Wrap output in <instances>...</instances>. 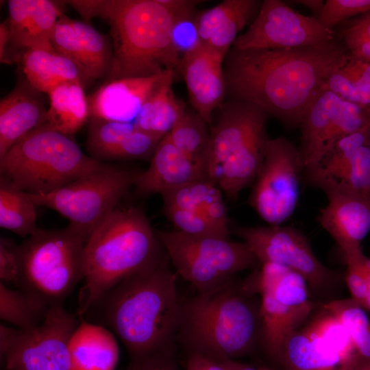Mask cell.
Instances as JSON below:
<instances>
[{
	"mask_svg": "<svg viewBox=\"0 0 370 370\" xmlns=\"http://www.w3.org/2000/svg\"><path fill=\"white\" fill-rule=\"evenodd\" d=\"M349 52L337 35L332 40L299 48L239 50L224 60L227 92L250 102L286 126L300 127L304 112Z\"/></svg>",
	"mask_w": 370,
	"mask_h": 370,
	"instance_id": "6da1fadb",
	"label": "cell"
},
{
	"mask_svg": "<svg viewBox=\"0 0 370 370\" xmlns=\"http://www.w3.org/2000/svg\"><path fill=\"white\" fill-rule=\"evenodd\" d=\"M167 258L127 278L92 306H98L130 360L177 347L181 299Z\"/></svg>",
	"mask_w": 370,
	"mask_h": 370,
	"instance_id": "7a4b0ae2",
	"label": "cell"
},
{
	"mask_svg": "<svg viewBox=\"0 0 370 370\" xmlns=\"http://www.w3.org/2000/svg\"><path fill=\"white\" fill-rule=\"evenodd\" d=\"M260 296L256 274L232 280L205 293L181 299L177 345L197 353L235 360L260 344Z\"/></svg>",
	"mask_w": 370,
	"mask_h": 370,
	"instance_id": "3957f363",
	"label": "cell"
},
{
	"mask_svg": "<svg viewBox=\"0 0 370 370\" xmlns=\"http://www.w3.org/2000/svg\"><path fill=\"white\" fill-rule=\"evenodd\" d=\"M166 257L145 213L138 208H116L93 231L84 247V284L77 314H85L127 278Z\"/></svg>",
	"mask_w": 370,
	"mask_h": 370,
	"instance_id": "277c9868",
	"label": "cell"
},
{
	"mask_svg": "<svg viewBox=\"0 0 370 370\" xmlns=\"http://www.w3.org/2000/svg\"><path fill=\"white\" fill-rule=\"evenodd\" d=\"M110 26L113 58L105 82L149 77L180 67L171 40L177 14L159 0H99Z\"/></svg>",
	"mask_w": 370,
	"mask_h": 370,
	"instance_id": "5b68a950",
	"label": "cell"
},
{
	"mask_svg": "<svg viewBox=\"0 0 370 370\" xmlns=\"http://www.w3.org/2000/svg\"><path fill=\"white\" fill-rule=\"evenodd\" d=\"M223 107L210 130L206 174L234 198L254 181L261 167L269 140V114L243 100L232 99Z\"/></svg>",
	"mask_w": 370,
	"mask_h": 370,
	"instance_id": "8992f818",
	"label": "cell"
},
{
	"mask_svg": "<svg viewBox=\"0 0 370 370\" xmlns=\"http://www.w3.org/2000/svg\"><path fill=\"white\" fill-rule=\"evenodd\" d=\"M106 164L86 155L70 136L43 123L0 159V175L29 194H47Z\"/></svg>",
	"mask_w": 370,
	"mask_h": 370,
	"instance_id": "52a82bcc",
	"label": "cell"
},
{
	"mask_svg": "<svg viewBox=\"0 0 370 370\" xmlns=\"http://www.w3.org/2000/svg\"><path fill=\"white\" fill-rule=\"evenodd\" d=\"M86 241L70 225L38 229L20 245V288L49 307L62 304L84 273Z\"/></svg>",
	"mask_w": 370,
	"mask_h": 370,
	"instance_id": "ba28073f",
	"label": "cell"
},
{
	"mask_svg": "<svg viewBox=\"0 0 370 370\" xmlns=\"http://www.w3.org/2000/svg\"><path fill=\"white\" fill-rule=\"evenodd\" d=\"M156 234L175 273L197 293L217 288L234 279L236 273L254 270L260 264L243 241L193 236L177 230H159Z\"/></svg>",
	"mask_w": 370,
	"mask_h": 370,
	"instance_id": "9c48e42d",
	"label": "cell"
},
{
	"mask_svg": "<svg viewBox=\"0 0 370 370\" xmlns=\"http://www.w3.org/2000/svg\"><path fill=\"white\" fill-rule=\"evenodd\" d=\"M139 173L106 164L53 192L29 195L37 206L52 209L66 218L86 243L134 186Z\"/></svg>",
	"mask_w": 370,
	"mask_h": 370,
	"instance_id": "30bf717a",
	"label": "cell"
},
{
	"mask_svg": "<svg viewBox=\"0 0 370 370\" xmlns=\"http://www.w3.org/2000/svg\"><path fill=\"white\" fill-rule=\"evenodd\" d=\"M260 296V339L267 356L275 362L284 343L302 327L314 308L306 280L280 264L264 263L257 269Z\"/></svg>",
	"mask_w": 370,
	"mask_h": 370,
	"instance_id": "8fae6325",
	"label": "cell"
},
{
	"mask_svg": "<svg viewBox=\"0 0 370 370\" xmlns=\"http://www.w3.org/2000/svg\"><path fill=\"white\" fill-rule=\"evenodd\" d=\"M79 323L62 304L49 308L29 330L0 325V352L9 370H70L69 344Z\"/></svg>",
	"mask_w": 370,
	"mask_h": 370,
	"instance_id": "7c38bea8",
	"label": "cell"
},
{
	"mask_svg": "<svg viewBox=\"0 0 370 370\" xmlns=\"http://www.w3.org/2000/svg\"><path fill=\"white\" fill-rule=\"evenodd\" d=\"M302 171L299 150L291 141L284 137L269 139L249 197L251 206L269 225H282L294 213Z\"/></svg>",
	"mask_w": 370,
	"mask_h": 370,
	"instance_id": "4fadbf2b",
	"label": "cell"
},
{
	"mask_svg": "<svg viewBox=\"0 0 370 370\" xmlns=\"http://www.w3.org/2000/svg\"><path fill=\"white\" fill-rule=\"evenodd\" d=\"M231 232L251 249L260 264L275 263L300 274L310 290L320 292L341 280L317 258L306 236L289 226H232Z\"/></svg>",
	"mask_w": 370,
	"mask_h": 370,
	"instance_id": "5bb4252c",
	"label": "cell"
},
{
	"mask_svg": "<svg viewBox=\"0 0 370 370\" xmlns=\"http://www.w3.org/2000/svg\"><path fill=\"white\" fill-rule=\"evenodd\" d=\"M336 36L334 29L325 27L316 16L304 15L280 0H264L256 18L232 47L239 50L299 48L326 42Z\"/></svg>",
	"mask_w": 370,
	"mask_h": 370,
	"instance_id": "9a60e30c",
	"label": "cell"
},
{
	"mask_svg": "<svg viewBox=\"0 0 370 370\" xmlns=\"http://www.w3.org/2000/svg\"><path fill=\"white\" fill-rule=\"evenodd\" d=\"M174 71L105 82L88 97L90 118L134 123L142 107Z\"/></svg>",
	"mask_w": 370,
	"mask_h": 370,
	"instance_id": "2e32d148",
	"label": "cell"
},
{
	"mask_svg": "<svg viewBox=\"0 0 370 370\" xmlns=\"http://www.w3.org/2000/svg\"><path fill=\"white\" fill-rule=\"evenodd\" d=\"M225 57L204 45L186 55L182 69L188 97L196 113L207 123L222 104L227 92L224 60Z\"/></svg>",
	"mask_w": 370,
	"mask_h": 370,
	"instance_id": "e0dca14e",
	"label": "cell"
},
{
	"mask_svg": "<svg viewBox=\"0 0 370 370\" xmlns=\"http://www.w3.org/2000/svg\"><path fill=\"white\" fill-rule=\"evenodd\" d=\"M59 4L49 0L8 1L9 47L23 52L33 49L54 50L51 36L63 14Z\"/></svg>",
	"mask_w": 370,
	"mask_h": 370,
	"instance_id": "ac0fdd59",
	"label": "cell"
},
{
	"mask_svg": "<svg viewBox=\"0 0 370 370\" xmlns=\"http://www.w3.org/2000/svg\"><path fill=\"white\" fill-rule=\"evenodd\" d=\"M319 221L343 254L360 249L370 231V201L354 194L326 190Z\"/></svg>",
	"mask_w": 370,
	"mask_h": 370,
	"instance_id": "d6986e66",
	"label": "cell"
},
{
	"mask_svg": "<svg viewBox=\"0 0 370 370\" xmlns=\"http://www.w3.org/2000/svg\"><path fill=\"white\" fill-rule=\"evenodd\" d=\"M204 178H208L205 168L179 151L166 135L159 143L148 168L140 172L134 186L138 195L146 196Z\"/></svg>",
	"mask_w": 370,
	"mask_h": 370,
	"instance_id": "ffe728a7",
	"label": "cell"
},
{
	"mask_svg": "<svg viewBox=\"0 0 370 370\" xmlns=\"http://www.w3.org/2000/svg\"><path fill=\"white\" fill-rule=\"evenodd\" d=\"M44 94L26 78L0 101V159L23 136L45 123L48 108Z\"/></svg>",
	"mask_w": 370,
	"mask_h": 370,
	"instance_id": "44dd1931",
	"label": "cell"
},
{
	"mask_svg": "<svg viewBox=\"0 0 370 370\" xmlns=\"http://www.w3.org/2000/svg\"><path fill=\"white\" fill-rule=\"evenodd\" d=\"M262 3L259 0H225L197 14L201 44L226 57L239 32L252 23Z\"/></svg>",
	"mask_w": 370,
	"mask_h": 370,
	"instance_id": "7402d4cb",
	"label": "cell"
},
{
	"mask_svg": "<svg viewBox=\"0 0 370 370\" xmlns=\"http://www.w3.org/2000/svg\"><path fill=\"white\" fill-rule=\"evenodd\" d=\"M70 370H115L119 347L113 332L85 321L79 323L69 344Z\"/></svg>",
	"mask_w": 370,
	"mask_h": 370,
	"instance_id": "603a6c76",
	"label": "cell"
},
{
	"mask_svg": "<svg viewBox=\"0 0 370 370\" xmlns=\"http://www.w3.org/2000/svg\"><path fill=\"white\" fill-rule=\"evenodd\" d=\"M341 103L338 96L323 85L307 106L300 125L299 149L304 171L312 169L320 160L326 136Z\"/></svg>",
	"mask_w": 370,
	"mask_h": 370,
	"instance_id": "cb8c5ba5",
	"label": "cell"
},
{
	"mask_svg": "<svg viewBox=\"0 0 370 370\" xmlns=\"http://www.w3.org/2000/svg\"><path fill=\"white\" fill-rule=\"evenodd\" d=\"M21 64L26 79L45 94L64 82L85 87L90 82L73 62L54 50L28 49L22 54Z\"/></svg>",
	"mask_w": 370,
	"mask_h": 370,
	"instance_id": "d4e9b609",
	"label": "cell"
},
{
	"mask_svg": "<svg viewBox=\"0 0 370 370\" xmlns=\"http://www.w3.org/2000/svg\"><path fill=\"white\" fill-rule=\"evenodd\" d=\"M223 192L208 178L195 180L161 193L163 206L186 209L200 214L231 233Z\"/></svg>",
	"mask_w": 370,
	"mask_h": 370,
	"instance_id": "484cf974",
	"label": "cell"
},
{
	"mask_svg": "<svg viewBox=\"0 0 370 370\" xmlns=\"http://www.w3.org/2000/svg\"><path fill=\"white\" fill-rule=\"evenodd\" d=\"M274 363L282 370H352L305 325L289 336Z\"/></svg>",
	"mask_w": 370,
	"mask_h": 370,
	"instance_id": "4316f807",
	"label": "cell"
},
{
	"mask_svg": "<svg viewBox=\"0 0 370 370\" xmlns=\"http://www.w3.org/2000/svg\"><path fill=\"white\" fill-rule=\"evenodd\" d=\"M49 106L45 123L71 136L89 121L88 97L78 83L64 82L48 94Z\"/></svg>",
	"mask_w": 370,
	"mask_h": 370,
	"instance_id": "83f0119b",
	"label": "cell"
},
{
	"mask_svg": "<svg viewBox=\"0 0 370 370\" xmlns=\"http://www.w3.org/2000/svg\"><path fill=\"white\" fill-rule=\"evenodd\" d=\"M312 184L323 192L348 193L370 201V143L362 146Z\"/></svg>",
	"mask_w": 370,
	"mask_h": 370,
	"instance_id": "f1b7e54d",
	"label": "cell"
},
{
	"mask_svg": "<svg viewBox=\"0 0 370 370\" xmlns=\"http://www.w3.org/2000/svg\"><path fill=\"white\" fill-rule=\"evenodd\" d=\"M173 77L167 79L152 94L134 122L139 130L162 139L171 132L186 111L184 104L173 93Z\"/></svg>",
	"mask_w": 370,
	"mask_h": 370,
	"instance_id": "f546056e",
	"label": "cell"
},
{
	"mask_svg": "<svg viewBox=\"0 0 370 370\" xmlns=\"http://www.w3.org/2000/svg\"><path fill=\"white\" fill-rule=\"evenodd\" d=\"M36 205L29 194L0 175V226L21 237L36 227Z\"/></svg>",
	"mask_w": 370,
	"mask_h": 370,
	"instance_id": "4dcf8cb0",
	"label": "cell"
},
{
	"mask_svg": "<svg viewBox=\"0 0 370 370\" xmlns=\"http://www.w3.org/2000/svg\"><path fill=\"white\" fill-rule=\"evenodd\" d=\"M305 326L352 370H360L368 365L360 358L341 322L323 307Z\"/></svg>",
	"mask_w": 370,
	"mask_h": 370,
	"instance_id": "1f68e13d",
	"label": "cell"
},
{
	"mask_svg": "<svg viewBox=\"0 0 370 370\" xmlns=\"http://www.w3.org/2000/svg\"><path fill=\"white\" fill-rule=\"evenodd\" d=\"M49 306L23 291L8 287L0 282V317L21 330L38 326Z\"/></svg>",
	"mask_w": 370,
	"mask_h": 370,
	"instance_id": "d6a6232c",
	"label": "cell"
},
{
	"mask_svg": "<svg viewBox=\"0 0 370 370\" xmlns=\"http://www.w3.org/2000/svg\"><path fill=\"white\" fill-rule=\"evenodd\" d=\"M207 125L197 113L186 110L167 134L179 151L206 171L210 137Z\"/></svg>",
	"mask_w": 370,
	"mask_h": 370,
	"instance_id": "836d02e7",
	"label": "cell"
},
{
	"mask_svg": "<svg viewBox=\"0 0 370 370\" xmlns=\"http://www.w3.org/2000/svg\"><path fill=\"white\" fill-rule=\"evenodd\" d=\"M322 307L341 322L362 360L370 364V321L366 310L351 297L332 300Z\"/></svg>",
	"mask_w": 370,
	"mask_h": 370,
	"instance_id": "e575fe53",
	"label": "cell"
},
{
	"mask_svg": "<svg viewBox=\"0 0 370 370\" xmlns=\"http://www.w3.org/2000/svg\"><path fill=\"white\" fill-rule=\"evenodd\" d=\"M81 43L86 62L87 77L97 79L108 75L112 63V47L108 39L90 25L70 18Z\"/></svg>",
	"mask_w": 370,
	"mask_h": 370,
	"instance_id": "d590c367",
	"label": "cell"
},
{
	"mask_svg": "<svg viewBox=\"0 0 370 370\" xmlns=\"http://www.w3.org/2000/svg\"><path fill=\"white\" fill-rule=\"evenodd\" d=\"M86 140L90 156L97 160H109L110 156L137 127L134 123L89 119Z\"/></svg>",
	"mask_w": 370,
	"mask_h": 370,
	"instance_id": "8d00e7d4",
	"label": "cell"
},
{
	"mask_svg": "<svg viewBox=\"0 0 370 370\" xmlns=\"http://www.w3.org/2000/svg\"><path fill=\"white\" fill-rule=\"evenodd\" d=\"M369 124L370 108L342 99L341 107L334 116L326 136L321 157L339 138L358 131Z\"/></svg>",
	"mask_w": 370,
	"mask_h": 370,
	"instance_id": "74e56055",
	"label": "cell"
},
{
	"mask_svg": "<svg viewBox=\"0 0 370 370\" xmlns=\"http://www.w3.org/2000/svg\"><path fill=\"white\" fill-rule=\"evenodd\" d=\"M163 212L176 230L193 236H214L230 238V233L215 225L193 211L163 206Z\"/></svg>",
	"mask_w": 370,
	"mask_h": 370,
	"instance_id": "f35d334b",
	"label": "cell"
},
{
	"mask_svg": "<svg viewBox=\"0 0 370 370\" xmlns=\"http://www.w3.org/2000/svg\"><path fill=\"white\" fill-rule=\"evenodd\" d=\"M51 43L57 53L73 62L87 77L86 62L79 39L71 23L70 18L64 14L60 17L53 29Z\"/></svg>",
	"mask_w": 370,
	"mask_h": 370,
	"instance_id": "ab89813d",
	"label": "cell"
},
{
	"mask_svg": "<svg viewBox=\"0 0 370 370\" xmlns=\"http://www.w3.org/2000/svg\"><path fill=\"white\" fill-rule=\"evenodd\" d=\"M323 85L341 99L370 108V84L353 79L342 69L332 73Z\"/></svg>",
	"mask_w": 370,
	"mask_h": 370,
	"instance_id": "60d3db41",
	"label": "cell"
},
{
	"mask_svg": "<svg viewBox=\"0 0 370 370\" xmlns=\"http://www.w3.org/2000/svg\"><path fill=\"white\" fill-rule=\"evenodd\" d=\"M347 269L345 281L351 294V298L364 308L367 286V257L361 248L344 254Z\"/></svg>",
	"mask_w": 370,
	"mask_h": 370,
	"instance_id": "b9f144b4",
	"label": "cell"
},
{
	"mask_svg": "<svg viewBox=\"0 0 370 370\" xmlns=\"http://www.w3.org/2000/svg\"><path fill=\"white\" fill-rule=\"evenodd\" d=\"M370 12V0H326L317 18L325 27L333 29L338 23Z\"/></svg>",
	"mask_w": 370,
	"mask_h": 370,
	"instance_id": "7bdbcfd3",
	"label": "cell"
},
{
	"mask_svg": "<svg viewBox=\"0 0 370 370\" xmlns=\"http://www.w3.org/2000/svg\"><path fill=\"white\" fill-rule=\"evenodd\" d=\"M196 16L195 14L177 16L175 21L171 40L181 61L186 55L201 45L197 27Z\"/></svg>",
	"mask_w": 370,
	"mask_h": 370,
	"instance_id": "ee69618b",
	"label": "cell"
},
{
	"mask_svg": "<svg viewBox=\"0 0 370 370\" xmlns=\"http://www.w3.org/2000/svg\"><path fill=\"white\" fill-rule=\"evenodd\" d=\"M0 279L3 283L20 286L22 279V259L20 245L8 238L0 239Z\"/></svg>",
	"mask_w": 370,
	"mask_h": 370,
	"instance_id": "f6af8a7d",
	"label": "cell"
},
{
	"mask_svg": "<svg viewBox=\"0 0 370 370\" xmlns=\"http://www.w3.org/2000/svg\"><path fill=\"white\" fill-rule=\"evenodd\" d=\"M175 350L162 351L131 360L127 370H180Z\"/></svg>",
	"mask_w": 370,
	"mask_h": 370,
	"instance_id": "bcb514c9",
	"label": "cell"
},
{
	"mask_svg": "<svg viewBox=\"0 0 370 370\" xmlns=\"http://www.w3.org/2000/svg\"><path fill=\"white\" fill-rule=\"evenodd\" d=\"M339 37L347 48L350 57L370 62V39L368 37L351 25L343 30Z\"/></svg>",
	"mask_w": 370,
	"mask_h": 370,
	"instance_id": "7dc6e473",
	"label": "cell"
},
{
	"mask_svg": "<svg viewBox=\"0 0 370 370\" xmlns=\"http://www.w3.org/2000/svg\"><path fill=\"white\" fill-rule=\"evenodd\" d=\"M186 370H227L224 362L197 353L187 354Z\"/></svg>",
	"mask_w": 370,
	"mask_h": 370,
	"instance_id": "c3c4849f",
	"label": "cell"
},
{
	"mask_svg": "<svg viewBox=\"0 0 370 370\" xmlns=\"http://www.w3.org/2000/svg\"><path fill=\"white\" fill-rule=\"evenodd\" d=\"M342 69L353 79L370 84V62L349 56Z\"/></svg>",
	"mask_w": 370,
	"mask_h": 370,
	"instance_id": "681fc988",
	"label": "cell"
},
{
	"mask_svg": "<svg viewBox=\"0 0 370 370\" xmlns=\"http://www.w3.org/2000/svg\"><path fill=\"white\" fill-rule=\"evenodd\" d=\"M177 16L195 14L196 5L200 2L195 0H159Z\"/></svg>",
	"mask_w": 370,
	"mask_h": 370,
	"instance_id": "f907efd6",
	"label": "cell"
},
{
	"mask_svg": "<svg viewBox=\"0 0 370 370\" xmlns=\"http://www.w3.org/2000/svg\"><path fill=\"white\" fill-rule=\"evenodd\" d=\"M10 43V32L7 21L0 25V59L5 62L6 51Z\"/></svg>",
	"mask_w": 370,
	"mask_h": 370,
	"instance_id": "816d5d0a",
	"label": "cell"
},
{
	"mask_svg": "<svg viewBox=\"0 0 370 370\" xmlns=\"http://www.w3.org/2000/svg\"><path fill=\"white\" fill-rule=\"evenodd\" d=\"M290 2L308 8L317 15V18L321 14L325 4V1L322 0H294Z\"/></svg>",
	"mask_w": 370,
	"mask_h": 370,
	"instance_id": "f5cc1de1",
	"label": "cell"
},
{
	"mask_svg": "<svg viewBox=\"0 0 370 370\" xmlns=\"http://www.w3.org/2000/svg\"><path fill=\"white\" fill-rule=\"evenodd\" d=\"M351 26L370 39V12L357 20Z\"/></svg>",
	"mask_w": 370,
	"mask_h": 370,
	"instance_id": "db71d44e",
	"label": "cell"
},
{
	"mask_svg": "<svg viewBox=\"0 0 370 370\" xmlns=\"http://www.w3.org/2000/svg\"><path fill=\"white\" fill-rule=\"evenodd\" d=\"M227 370H260L249 365L242 363L236 360L225 359L222 360Z\"/></svg>",
	"mask_w": 370,
	"mask_h": 370,
	"instance_id": "11a10c76",
	"label": "cell"
},
{
	"mask_svg": "<svg viewBox=\"0 0 370 370\" xmlns=\"http://www.w3.org/2000/svg\"><path fill=\"white\" fill-rule=\"evenodd\" d=\"M366 267H367V293H366L364 308L365 310L370 311V258L368 257L367 259Z\"/></svg>",
	"mask_w": 370,
	"mask_h": 370,
	"instance_id": "9f6ffc18",
	"label": "cell"
},
{
	"mask_svg": "<svg viewBox=\"0 0 370 370\" xmlns=\"http://www.w3.org/2000/svg\"><path fill=\"white\" fill-rule=\"evenodd\" d=\"M260 370H277L273 368L268 367H259Z\"/></svg>",
	"mask_w": 370,
	"mask_h": 370,
	"instance_id": "6f0895ef",
	"label": "cell"
},
{
	"mask_svg": "<svg viewBox=\"0 0 370 370\" xmlns=\"http://www.w3.org/2000/svg\"><path fill=\"white\" fill-rule=\"evenodd\" d=\"M360 370H370V364L366 365Z\"/></svg>",
	"mask_w": 370,
	"mask_h": 370,
	"instance_id": "680465c9",
	"label": "cell"
}]
</instances>
